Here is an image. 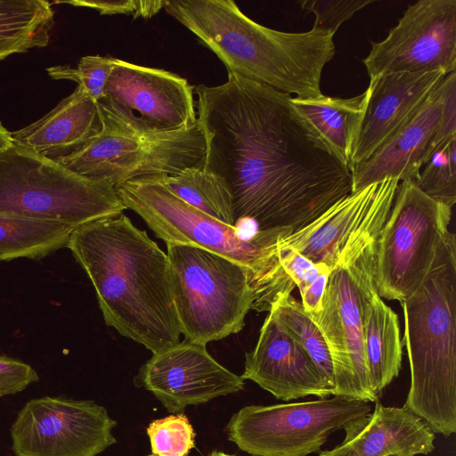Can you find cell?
Here are the masks:
<instances>
[{
  "label": "cell",
  "mask_w": 456,
  "mask_h": 456,
  "mask_svg": "<svg viewBox=\"0 0 456 456\" xmlns=\"http://www.w3.org/2000/svg\"><path fill=\"white\" fill-rule=\"evenodd\" d=\"M441 82L400 129L351 169L352 192L386 179L402 182L418 178L434 151L444 106Z\"/></svg>",
  "instance_id": "19"
},
{
  "label": "cell",
  "mask_w": 456,
  "mask_h": 456,
  "mask_svg": "<svg viewBox=\"0 0 456 456\" xmlns=\"http://www.w3.org/2000/svg\"><path fill=\"white\" fill-rule=\"evenodd\" d=\"M275 246V244H274ZM279 263L287 276L302 293L322 273H330V268L322 264H314L297 250L288 247H275Z\"/></svg>",
  "instance_id": "33"
},
{
  "label": "cell",
  "mask_w": 456,
  "mask_h": 456,
  "mask_svg": "<svg viewBox=\"0 0 456 456\" xmlns=\"http://www.w3.org/2000/svg\"><path fill=\"white\" fill-rule=\"evenodd\" d=\"M370 78L388 73L456 71V0H419L396 26L371 42L362 61Z\"/></svg>",
  "instance_id": "14"
},
{
  "label": "cell",
  "mask_w": 456,
  "mask_h": 456,
  "mask_svg": "<svg viewBox=\"0 0 456 456\" xmlns=\"http://www.w3.org/2000/svg\"><path fill=\"white\" fill-rule=\"evenodd\" d=\"M148 456H154V455H153V454H150V455H148Z\"/></svg>",
  "instance_id": "40"
},
{
  "label": "cell",
  "mask_w": 456,
  "mask_h": 456,
  "mask_svg": "<svg viewBox=\"0 0 456 456\" xmlns=\"http://www.w3.org/2000/svg\"><path fill=\"white\" fill-rule=\"evenodd\" d=\"M38 379L37 372L29 364L0 354V397L21 392Z\"/></svg>",
  "instance_id": "34"
},
{
  "label": "cell",
  "mask_w": 456,
  "mask_h": 456,
  "mask_svg": "<svg viewBox=\"0 0 456 456\" xmlns=\"http://www.w3.org/2000/svg\"><path fill=\"white\" fill-rule=\"evenodd\" d=\"M116 191L166 243L196 246L244 267L256 293L254 310L269 311L276 295L296 285L281 268L274 244L292 229L250 231L222 223L186 204L152 175L123 183Z\"/></svg>",
  "instance_id": "5"
},
{
  "label": "cell",
  "mask_w": 456,
  "mask_h": 456,
  "mask_svg": "<svg viewBox=\"0 0 456 456\" xmlns=\"http://www.w3.org/2000/svg\"><path fill=\"white\" fill-rule=\"evenodd\" d=\"M54 25L45 0H0V61L48 45Z\"/></svg>",
  "instance_id": "24"
},
{
  "label": "cell",
  "mask_w": 456,
  "mask_h": 456,
  "mask_svg": "<svg viewBox=\"0 0 456 456\" xmlns=\"http://www.w3.org/2000/svg\"><path fill=\"white\" fill-rule=\"evenodd\" d=\"M102 127L98 102L77 85L46 115L11 136L13 143L58 162L82 150Z\"/></svg>",
  "instance_id": "21"
},
{
  "label": "cell",
  "mask_w": 456,
  "mask_h": 456,
  "mask_svg": "<svg viewBox=\"0 0 456 456\" xmlns=\"http://www.w3.org/2000/svg\"><path fill=\"white\" fill-rule=\"evenodd\" d=\"M243 379H249L279 400L332 395L317 366L272 312L260 329L255 348L245 354Z\"/></svg>",
  "instance_id": "16"
},
{
  "label": "cell",
  "mask_w": 456,
  "mask_h": 456,
  "mask_svg": "<svg viewBox=\"0 0 456 456\" xmlns=\"http://www.w3.org/2000/svg\"><path fill=\"white\" fill-rule=\"evenodd\" d=\"M445 75L388 73L370 78L349 169L366 160L420 108Z\"/></svg>",
  "instance_id": "18"
},
{
  "label": "cell",
  "mask_w": 456,
  "mask_h": 456,
  "mask_svg": "<svg viewBox=\"0 0 456 456\" xmlns=\"http://www.w3.org/2000/svg\"><path fill=\"white\" fill-rule=\"evenodd\" d=\"M385 456H401V455H398V454H387V455H385Z\"/></svg>",
  "instance_id": "39"
},
{
  "label": "cell",
  "mask_w": 456,
  "mask_h": 456,
  "mask_svg": "<svg viewBox=\"0 0 456 456\" xmlns=\"http://www.w3.org/2000/svg\"><path fill=\"white\" fill-rule=\"evenodd\" d=\"M374 3L372 0H305L302 9L315 15L314 28L336 32L355 12Z\"/></svg>",
  "instance_id": "31"
},
{
  "label": "cell",
  "mask_w": 456,
  "mask_h": 456,
  "mask_svg": "<svg viewBox=\"0 0 456 456\" xmlns=\"http://www.w3.org/2000/svg\"><path fill=\"white\" fill-rule=\"evenodd\" d=\"M441 85L444 106L440 125L434 141V151L441 144L456 137V72L446 75Z\"/></svg>",
  "instance_id": "35"
},
{
  "label": "cell",
  "mask_w": 456,
  "mask_h": 456,
  "mask_svg": "<svg viewBox=\"0 0 456 456\" xmlns=\"http://www.w3.org/2000/svg\"><path fill=\"white\" fill-rule=\"evenodd\" d=\"M142 386L172 413L244 388V379L218 363L205 345L184 339L152 356L142 366Z\"/></svg>",
  "instance_id": "15"
},
{
  "label": "cell",
  "mask_w": 456,
  "mask_h": 456,
  "mask_svg": "<svg viewBox=\"0 0 456 456\" xmlns=\"http://www.w3.org/2000/svg\"><path fill=\"white\" fill-rule=\"evenodd\" d=\"M178 199L231 226L236 225L231 197L222 183L204 168L152 175Z\"/></svg>",
  "instance_id": "26"
},
{
  "label": "cell",
  "mask_w": 456,
  "mask_h": 456,
  "mask_svg": "<svg viewBox=\"0 0 456 456\" xmlns=\"http://www.w3.org/2000/svg\"><path fill=\"white\" fill-rule=\"evenodd\" d=\"M363 343L370 388L379 399L383 390L399 375L403 345L398 316L378 293L366 310Z\"/></svg>",
  "instance_id": "23"
},
{
  "label": "cell",
  "mask_w": 456,
  "mask_h": 456,
  "mask_svg": "<svg viewBox=\"0 0 456 456\" xmlns=\"http://www.w3.org/2000/svg\"><path fill=\"white\" fill-rule=\"evenodd\" d=\"M400 182L370 184L334 203L307 225L279 238L275 247L291 248L314 264L330 269L350 236L373 217L391 209Z\"/></svg>",
  "instance_id": "17"
},
{
  "label": "cell",
  "mask_w": 456,
  "mask_h": 456,
  "mask_svg": "<svg viewBox=\"0 0 456 456\" xmlns=\"http://www.w3.org/2000/svg\"><path fill=\"white\" fill-rule=\"evenodd\" d=\"M330 273H322L302 293L301 305L305 313L314 320L322 310L323 293Z\"/></svg>",
  "instance_id": "36"
},
{
  "label": "cell",
  "mask_w": 456,
  "mask_h": 456,
  "mask_svg": "<svg viewBox=\"0 0 456 456\" xmlns=\"http://www.w3.org/2000/svg\"><path fill=\"white\" fill-rule=\"evenodd\" d=\"M101 134L82 150L58 161L86 178L118 185L139 177L203 168L206 141L200 121L172 133H145L122 123L100 102Z\"/></svg>",
  "instance_id": "9"
},
{
  "label": "cell",
  "mask_w": 456,
  "mask_h": 456,
  "mask_svg": "<svg viewBox=\"0 0 456 456\" xmlns=\"http://www.w3.org/2000/svg\"><path fill=\"white\" fill-rule=\"evenodd\" d=\"M66 247L108 326L152 354L180 342L167 255L123 212L76 227Z\"/></svg>",
  "instance_id": "2"
},
{
  "label": "cell",
  "mask_w": 456,
  "mask_h": 456,
  "mask_svg": "<svg viewBox=\"0 0 456 456\" xmlns=\"http://www.w3.org/2000/svg\"><path fill=\"white\" fill-rule=\"evenodd\" d=\"M411 386L403 405L435 434L456 432V237L448 232L417 289L401 303Z\"/></svg>",
  "instance_id": "4"
},
{
  "label": "cell",
  "mask_w": 456,
  "mask_h": 456,
  "mask_svg": "<svg viewBox=\"0 0 456 456\" xmlns=\"http://www.w3.org/2000/svg\"><path fill=\"white\" fill-rule=\"evenodd\" d=\"M146 432L154 456H188L194 447L195 433L183 413L155 419Z\"/></svg>",
  "instance_id": "29"
},
{
  "label": "cell",
  "mask_w": 456,
  "mask_h": 456,
  "mask_svg": "<svg viewBox=\"0 0 456 456\" xmlns=\"http://www.w3.org/2000/svg\"><path fill=\"white\" fill-rule=\"evenodd\" d=\"M115 60L116 58L110 56L86 55L80 59L76 69L68 65H57L47 68L46 71L53 79L77 83L95 101L101 102Z\"/></svg>",
  "instance_id": "30"
},
{
  "label": "cell",
  "mask_w": 456,
  "mask_h": 456,
  "mask_svg": "<svg viewBox=\"0 0 456 456\" xmlns=\"http://www.w3.org/2000/svg\"><path fill=\"white\" fill-rule=\"evenodd\" d=\"M204 169L228 191L236 224L298 230L352 192V175L290 102L292 95L228 73L194 87Z\"/></svg>",
  "instance_id": "1"
},
{
  "label": "cell",
  "mask_w": 456,
  "mask_h": 456,
  "mask_svg": "<svg viewBox=\"0 0 456 456\" xmlns=\"http://www.w3.org/2000/svg\"><path fill=\"white\" fill-rule=\"evenodd\" d=\"M193 94L194 86L175 73L116 58L100 102L131 128L172 133L199 121Z\"/></svg>",
  "instance_id": "13"
},
{
  "label": "cell",
  "mask_w": 456,
  "mask_h": 456,
  "mask_svg": "<svg viewBox=\"0 0 456 456\" xmlns=\"http://www.w3.org/2000/svg\"><path fill=\"white\" fill-rule=\"evenodd\" d=\"M344 429V441L331 450L320 452L319 456H416L435 449V433L403 406H384L377 402L369 415Z\"/></svg>",
  "instance_id": "20"
},
{
  "label": "cell",
  "mask_w": 456,
  "mask_h": 456,
  "mask_svg": "<svg viewBox=\"0 0 456 456\" xmlns=\"http://www.w3.org/2000/svg\"><path fill=\"white\" fill-rule=\"evenodd\" d=\"M116 426L93 401L33 398L11 427L12 450L15 456H96L116 443Z\"/></svg>",
  "instance_id": "12"
},
{
  "label": "cell",
  "mask_w": 456,
  "mask_h": 456,
  "mask_svg": "<svg viewBox=\"0 0 456 456\" xmlns=\"http://www.w3.org/2000/svg\"><path fill=\"white\" fill-rule=\"evenodd\" d=\"M452 208L402 181L377 240L375 284L381 298L404 301L420 285L449 232Z\"/></svg>",
  "instance_id": "10"
},
{
  "label": "cell",
  "mask_w": 456,
  "mask_h": 456,
  "mask_svg": "<svg viewBox=\"0 0 456 456\" xmlns=\"http://www.w3.org/2000/svg\"><path fill=\"white\" fill-rule=\"evenodd\" d=\"M390 210L373 217L346 240L329 273L322 310L313 320L330 350L334 396L379 402L367 372L363 324L367 307L377 294V240Z\"/></svg>",
  "instance_id": "6"
},
{
  "label": "cell",
  "mask_w": 456,
  "mask_h": 456,
  "mask_svg": "<svg viewBox=\"0 0 456 456\" xmlns=\"http://www.w3.org/2000/svg\"><path fill=\"white\" fill-rule=\"evenodd\" d=\"M166 244L175 310L185 339L206 346L240 332L256 303L248 272L207 249Z\"/></svg>",
  "instance_id": "8"
},
{
  "label": "cell",
  "mask_w": 456,
  "mask_h": 456,
  "mask_svg": "<svg viewBox=\"0 0 456 456\" xmlns=\"http://www.w3.org/2000/svg\"><path fill=\"white\" fill-rule=\"evenodd\" d=\"M126 208L116 188L15 143L0 151V214L73 228Z\"/></svg>",
  "instance_id": "7"
},
{
  "label": "cell",
  "mask_w": 456,
  "mask_h": 456,
  "mask_svg": "<svg viewBox=\"0 0 456 456\" xmlns=\"http://www.w3.org/2000/svg\"><path fill=\"white\" fill-rule=\"evenodd\" d=\"M291 292L278 293L268 312L273 314L286 330L306 351L333 388V365L327 343L318 326Z\"/></svg>",
  "instance_id": "27"
},
{
  "label": "cell",
  "mask_w": 456,
  "mask_h": 456,
  "mask_svg": "<svg viewBox=\"0 0 456 456\" xmlns=\"http://www.w3.org/2000/svg\"><path fill=\"white\" fill-rule=\"evenodd\" d=\"M413 182L427 196L452 208L456 202V137L434 151Z\"/></svg>",
  "instance_id": "28"
},
{
  "label": "cell",
  "mask_w": 456,
  "mask_h": 456,
  "mask_svg": "<svg viewBox=\"0 0 456 456\" xmlns=\"http://www.w3.org/2000/svg\"><path fill=\"white\" fill-rule=\"evenodd\" d=\"M164 9L209 48L228 73L298 98L322 95V73L335 55L336 32L273 29L249 19L232 0H167Z\"/></svg>",
  "instance_id": "3"
},
{
  "label": "cell",
  "mask_w": 456,
  "mask_h": 456,
  "mask_svg": "<svg viewBox=\"0 0 456 456\" xmlns=\"http://www.w3.org/2000/svg\"><path fill=\"white\" fill-rule=\"evenodd\" d=\"M12 143L11 132L0 121V151Z\"/></svg>",
  "instance_id": "37"
},
{
  "label": "cell",
  "mask_w": 456,
  "mask_h": 456,
  "mask_svg": "<svg viewBox=\"0 0 456 456\" xmlns=\"http://www.w3.org/2000/svg\"><path fill=\"white\" fill-rule=\"evenodd\" d=\"M208 456H235V455L228 454V453L219 452V451H213Z\"/></svg>",
  "instance_id": "38"
},
{
  "label": "cell",
  "mask_w": 456,
  "mask_h": 456,
  "mask_svg": "<svg viewBox=\"0 0 456 456\" xmlns=\"http://www.w3.org/2000/svg\"><path fill=\"white\" fill-rule=\"evenodd\" d=\"M365 101V91L351 98L323 94L315 98H290L292 105L322 141L348 167Z\"/></svg>",
  "instance_id": "22"
},
{
  "label": "cell",
  "mask_w": 456,
  "mask_h": 456,
  "mask_svg": "<svg viewBox=\"0 0 456 456\" xmlns=\"http://www.w3.org/2000/svg\"><path fill=\"white\" fill-rule=\"evenodd\" d=\"M370 403L339 396L314 401L249 405L234 413L228 439L252 456H308L328 437L372 411Z\"/></svg>",
  "instance_id": "11"
},
{
  "label": "cell",
  "mask_w": 456,
  "mask_h": 456,
  "mask_svg": "<svg viewBox=\"0 0 456 456\" xmlns=\"http://www.w3.org/2000/svg\"><path fill=\"white\" fill-rule=\"evenodd\" d=\"M74 229L60 223L0 214V261L41 259L66 247Z\"/></svg>",
  "instance_id": "25"
},
{
  "label": "cell",
  "mask_w": 456,
  "mask_h": 456,
  "mask_svg": "<svg viewBox=\"0 0 456 456\" xmlns=\"http://www.w3.org/2000/svg\"><path fill=\"white\" fill-rule=\"evenodd\" d=\"M54 3L69 4L77 7H86L98 11L101 14H129L134 19H149L164 8L165 0H70L55 1Z\"/></svg>",
  "instance_id": "32"
}]
</instances>
